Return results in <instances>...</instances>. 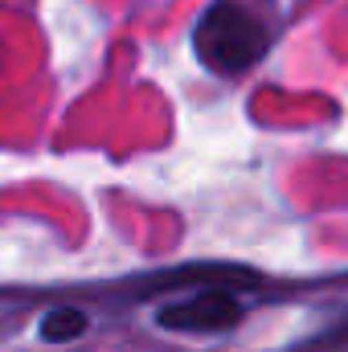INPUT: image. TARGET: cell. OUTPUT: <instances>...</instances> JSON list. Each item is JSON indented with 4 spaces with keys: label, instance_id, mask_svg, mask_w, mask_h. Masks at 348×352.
<instances>
[{
    "label": "cell",
    "instance_id": "cell-1",
    "mask_svg": "<svg viewBox=\"0 0 348 352\" xmlns=\"http://www.w3.org/2000/svg\"><path fill=\"white\" fill-rule=\"evenodd\" d=\"M270 45V33L259 16L238 0H213L197 25V58L213 74H242Z\"/></svg>",
    "mask_w": 348,
    "mask_h": 352
},
{
    "label": "cell",
    "instance_id": "cell-2",
    "mask_svg": "<svg viewBox=\"0 0 348 352\" xmlns=\"http://www.w3.org/2000/svg\"><path fill=\"white\" fill-rule=\"evenodd\" d=\"M242 316H246V307H242V299L234 291L205 287V291H197V295H188L180 303H168L160 311V324L173 328V332H226Z\"/></svg>",
    "mask_w": 348,
    "mask_h": 352
},
{
    "label": "cell",
    "instance_id": "cell-3",
    "mask_svg": "<svg viewBox=\"0 0 348 352\" xmlns=\"http://www.w3.org/2000/svg\"><path fill=\"white\" fill-rule=\"evenodd\" d=\"M78 332H87V316H83L78 307H58V311H50V316L41 320V336L54 340V344L74 340Z\"/></svg>",
    "mask_w": 348,
    "mask_h": 352
},
{
    "label": "cell",
    "instance_id": "cell-4",
    "mask_svg": "<svg viewBox=\"0 0 348 352\" xmlns=\"http://www.w3.org/2000/svg\"><path fill=\"white\" fill-rule=\"evenodd\" d=\"M316 340H320V344H345V340H348V316L340 320V324H336V328H328V332H320Z\"/></svg>",
    "mask_w": 348,
    "mask_h": 352
}]
</instances>
